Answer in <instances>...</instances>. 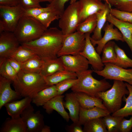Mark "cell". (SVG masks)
Listing matches in <instances>:
<instances>
[{"instance_id":"7dc6e473","label":"cell","mask_w":132,"mask_h":132,"mask_svg":"<svg viewBox=\"0 0 132 132\" xmlns=\"http://www.w3.org/2000/svg\"><path fill=\"white\" fill-rule=\"evenodd\" d=\"M20 4V0H0V6L12 7Z\"/></svg>"},{"instance_id":"cb8c5ba5","label":"cell","mask_w":132,"mask_h":132,"mask_svg":"<svg viewBox=\"0 0 132 132\" xmlns=\"http://www.w3.org/2000/svg\"><path fill=\"white\" fill-rule=\"evenodd\" d=\"M0 132H27V131L25 123L20 116L7 118L1 126Z\"/></svg>"},{"instance_id":"e575fe53","label":"cell","mask_w":132,"mask_h":132,"mask_svg":"<svg viewBox=\"0 0 132 132\" xmlns=\"http://www.w3.org/2000/svg\"><path fill=\"white\" fill-rule=\"evenodd\" d=\"M37 56L33 51L21 45L11 57L22 63Z\"/></svg>"},{"instance_id":"d6a6232c","label":"cell","mask_w":132,"mask_h":132,"mask_svg":"<svg viewBox=\"0 0 132 132\" xmlns=\"http://www.w3.org/2000/svg\"><path fill=\"white\" fill-rule=\"evenodd\" d=\"M83 125V132H108L102 118L91 120Z\"/></svg>"},{"instance_id":"f907efd6","label":"cell","mask_w":132,"mask_h":132,"mask_svg":"<svg viewBox=\"0 0 132 132\" xmlns=\"http://www.w3.org/2000/svg\"><path fill=\"white\" fill-rule=\"evenodd\" d=\"M40 2H48L50 3L52 2L53 0H38Z\"/></svg>"},{"instance_id":"f35d334b","label":"cell","mask_w":132,"mask_h":132,"mask_svg":"<svg viewBox=\"0 0 132 132\" xmlns=\"http://www.w3.org/2000/svg\"><path fill=\"white\" fill-rule=\"evenodd\" d=\"M110 13L121 21L132 23V12L120 11L116 8H111Z\"/></svg>"},{"instance_id":"d4e9b609","label":"cell","mask_w":132,"mask_h":132,"mask_svg":"<svg viewBox=\"0 0 132 132\" xmlns=\"http://www.w3.org/2000/svg\"><path fill=\"white\" fill-rule=\"evenodd\" d=\"M43 61L40 74L44 77L51 75L58 71L65 70L60 57L54 59L44 60Z\"/></svg>"},{"instance_id":"5bb4252c","label":"cell","mask_w":132,"mask_h":132,"mask_svg":"<svg viewBox=\"0 0 132 132\" xmlns=\"http://www.w3.org/2000/svg\"><path fill=\"white\" fill-rule=\"evenodd\" d=\"M0 57H11L20 44L14 33L4 31L0 33Z\"/></svg>"},{"instance_id":"ac0fdd59","label":"cell","mask_w":132,"mask_h":132,"mask_svg":"<svg viewBox=\"0 0 132 132\" xmlns=\"http://www.w3.org/2000/svg\"><path fill=\"white\" fill-rule=\"evenodd\" d=\"M64 96L57 95L51 99L43 106L46 112L48 114L51 113L53 110L57 111L67 122L69 121V117L65 110L63 99Z\"/></svg>"},{"instance_id":"7a4b0ae2","label":"cell","mask_w":132,"mask_h":132,"mask_svg":"<svg viewBox=\"0 0 132 132\" xmlns=\"http://www.w3.org/2000/svg\"><path fill=\"white\" fill-rule=\"evenodd\" d=\"M12 83L15 90L21 97L31 98L41 90L50 86L47 83L45 77L40 74L22 70Z\"/></svg>"},{"instance_id":"d6986e66","label":"cell","mask_w":132,"mask_h":132,"mask_svg":"<svg viewBox=\"0 0 132 132\" xmlns=\"http://www.w3.org/2000/svg\"><path fill=\"white\" fill-rule=\"evenodd\" d=\"M111 113L107 110L95 107L85 109L80 106L79 123L81 125H84L91 120L110 115Z\"/></svg>"},{"instance_id":"3957f363","label":"cell","mask_w":132,"mask_h":132,"mask_svg":"<svg viewBox=\"0 0 132 132\" xmlns=\"http://www.w3.org/2000/svg\"><path fill=\"white\" fill-rule=\"evenodd\" d=\"M93 70L88 69L77 74V81L71 88L75 92H82L96 97L98 93L105 91L112 86L105 79L98 80L95 78L92 74Z\"/></svg>"},{"instance_id":"ba28073f","label":"cell","mask_w":132,"mask_h":132,"mask_svg":"<svg viewBox=\"0 0 132 132\" xmlns=\"http://www.w3.org/2000/svg\"><path fill=\"white\" fill-rule=\"evenodd\" d=\"M85 43V34L76 31L64 35L62 47L58 54V57L80 54L83 50Z\"/></svg>"},{"instance_id":"b9f144b4","label":"cell","mask_w":132,"mask_h":132,"mask_svg":"<svg viewBox=\"0 0 132 132\" xmlns=\"http://www.w3.org/2000/svg\"><path fill=\"white\" fill-rule=\"evenodd\" d=\"M69 0H53L47 6L52 8L60 17L65 10V4Z\"/></svg>"},{"instance_id":"2e32d148","label":"cell","mask_w":132,"mask_h":132,"mask_svg":"<svg viewBox=\"0 0 132 132\" xmlns=\"http://www.w3.org/2000/svg\"><path fill=\"white\" fill-rule=\"evenodd\" d=\"M12 81L0 75V109L7 103L20 99L21 97L12 89Z\"/></svg>"},{"instance_id":"9c48e42d","label":"cell","mask_w":132,"mask_h":132,"mask_svg":"<svg viewBox=\"0 0 132 132\" xmlns=\"http://www.w3.org/2000/svg\"><path fill=\"white\" fill-rule=\"evenodd\" d=\"M103 69L93 72L104 77L105 79L117 80L132 85V68L127 69L111 63L104 64Z\"/></svg>"},{"instance_id":"c3c4849f","label":"cell","mask_w":132,"mask_h":132,"mask_svg":"<svg viewBox=\"0 0 132 132\" xmlns=\"http://www.w3.org/2000/svg\"><path fill=\"white\" fill-rule=\"evenodd\" d=\"M50 127L49 126L44 125L42 129L40 132H50Z\"/></svg>"},{"instance_id":"277c9868","label":"cell","mask_w":132,"mask_h":132,"mask_svg":"<svg viewBox=\"0 0 132 132\" xmlns=\"http://www.w3.org/2000/svg\"><path fill=\"white\" fill-rule=\"evenodd\" d=\"M47 29L35 18L24 15L13 33L22 44L38 39Z\"/></svg>"},{"instance_id":"484cf974","label":"cell","mask_w":132,"mask_h":132,"mask_svg":"<svg viewBox=\"0 0 132 132\" xmlns=\"http://www.w3.org/2000/svg\"><path fill=\"white\" fill-rule=\"evenodd\" d=\"M111 7L109 6L105 9L99 11L96 14L97 17V23L91 38L92 39L98 41L102 37V29L107 21V16L110 13Z\"/></svg>"},{"instance_id":"4fadbf2b","label":"cell","mask_w":132,"mask_h":132,"mask_svg":"<svg viewBox=\"0 0 132 132\" xmlns=\"http://www.w3.org/2000/svg\"><path fill=\"white\" fill-rule=\"evenodd\" d=\"M90 33L85 34V43L83 51L80 54L88 60L93 69V71L102 70L104 66L100 55L97 52L92 44L90 39Z\"/></svg>"},{"instance_id":"ab89813d","label":"cell","mask_w":132,"mask_h":132,"mask_svg":"<svg viewBox=\"0 0 132 132\" xmlns=\"http://www.w3.org/2000/svg\"><path fill=\"white\" fill-rule=\"evenodd\" d=\"M77 81V79H70L64 80L56 85L57 95H62L66 91L71 88Z\"/></svg>"},{"instance_id":"4dcf8cb0","label":"cell","mask_w":132,"mask_h":132,"mask_svg":"<svg viewBox=\"0 0 132 132\" xmlns=\"http://www.w3.org/2000/svg\"><path fill=\"white\" fill-rule=\"evenodd\" d=\"M97 17L96 14L92 15L80 23L76 29V31L82 34L93 32L96 26Z\"/></svg>"},{"instance_id":"6da1fadb","label":"cell","mask_w":132,"mask_h":132,"mask_svg":"<svg viewBox=\"0 0 132 132\" xmlns=\"http://www.w3.org/2000/svg\"><path fill=\"white\" fill-rule=\"evenodd\" d=\"M64 36L60 30L51 27L38 39L21 45L33 51L42 60L54 59L58 57Z\"/></svg>"},{"instance_id":"f1b7e54d","label":"cell","mask_w":132,"mask_h":132,"mask_svg":"<svg viewBox=\"0 0 132 132\" xmlns=\"http://www.w3.org/2000/svg\"><path fill=\"white\" fill-rule=\"evenodd\" d=\"M43 62V60L38 56L33 57L22 63V70L28 72L40 74Z\"/></svg>"},{"instance_id":"7c38bea8","label":"cell","mask_w":132,"mask_h":132,"mask_svg":"<svg viewBox=\"0 0 132 132\" xmlns=\"http://www.w3.org/2000/svg\"><path fill=\"white\" fill-rule=\"evenodd\" d=\"M79 23L89 16L104 10L109 6L100 0H79Z\"/></svg>"},{"instance_id":"44dd1931","label":"cell","mask_w":132,"mask_h":132,"mask_svg":"<svg viewBox=\"0 0 132 132\" xmlns=\"http://www.w3.org/2000/svg\"><path fill=\"white\" fill-rule=\"evenodd\" d=\"M65 96L64 105L69 111L70 119L73 122H78L80 106L75 92L67 93Z\"/></svg>"},{"instance_id":"d590c367","label":"cell","mask_w":132,"mask_h":132,"mask_svg":"<svg viewBox=\"0 0 132 132\" xmlns=\"http://www.w3.org/2000/svg\"><path fill=\"white\" fill-rule=\"evenodd\" d=\"M123 118L110 115L103 117V121L108 132H119L120 123Z\"/></svg>"},{"instance_id":"1f68e13d","label":"cell","mask_w":132,"mask_h":132,"mask_svg":"<svg viewBox=\"0 0 132 132\" xmlns=\"http://www.w3.org/2000/svg\"><path fill=\"white\" fill-rule=\"evenodd\" d=\"M115 43L110 41L107 43L103 48L101 57L103 63H113L116 58V54L115 49Z\"/></svg>"},{"instance_id":"74e56055","label":"cell","mask_w":132,"mask_h":132,"mask_svg":"<svg viewBox=\"0 0 132 132\" xmlns=\"http://www.w3.org/2000/svg\"><path fill=\"white\" fill-rule=\"evenodd\" d=\"M111 6L120 11L132 12V0H108Z\"/></svg>"},{"instance_id":"4316f807","label":"cell","mask_w":132,"mask_h":132,"mask_svg":"<svg viewBox=\"0 0 132 132\" xmlns=\"http://www.w3.org/2000/svg\"><path fill=\"white\" fill-rule=\"evenodd\" d=\"M45 77L47 83L49 86H51L55 85L66 79H77V75L75 72L63 70Z\"/></svg>"},{"instance_id":"ffe728a7","label":"cell","mask_w":132,"mask_h":132,"mask_svg":"<svg viewBox=\"0 0 132 132\" xmlns=\"http://www.w3.org/2000/svg\"><path fill=\"white\" fill-rule=\"evenodd\" d=\"M32 98L29 97H24L19 100H15L6 104L5 107L8 114L11 117H20L23 110L30 104Z\"/></svg>"},{"instance_id":"9a60e30c","label":"cell","mask_w":132,"mask_h":132,"mask_svg":"<svg viewBox=\"0 0 132 132\" xmlns=\"http://www.w3.org/2000/svg\"><path fill=\"white\" fill-rule=\"evenodd\" d=\"M112 24L108 22L105 23L103 29L104 34L99 40H94L90 38L91 42L94 46L97 45L96 49L98 53L100 55L102 49L105 45L108 42L112 40L120 41L124 42L122 35L121 33L117 29L114 28Z\"/></svg>"},{"instance_id":"8d00e7d4","label":"cell","mask_w":132,"mask_h":132,"mask_svg":"<svg viewBox=\"0 0 132 132\" xmlns=\"http://www.w3.org/2000/svg\"><path fill=\"white\" fill-rule=\"evenodd\" d=\"M60 16L55 11L45 12L35 18L47 29L52 22L59 19Z\"/></svg>"},{"instance_id":"52a82bcc","label":"cell","mask_w":132,"mask_h":132,"mask_svg":"<svg viewBox=\"0 0 132 132\" xmlns=\"http://www.w3.org/2000/svg\"><path fill=\"white\" fill-rule=\"evenodd\" d=\"M78 1L70 3L60 16L59 26L63 35H66L76 31L79 23Z\"/></svg>"},{"instance_id":"f546056e","label":"cell","mask_w":132,"mask_h":132,"mask_svg":"<svg viewBox=\"0 0 132 132\" xmlns=\"http://www.w3.org/2000/svg\"><path fill=\"white\" fill-rule=\"evenodd\" d=\"M18 74L7 58L0 57V75L11 80L12 82L17 78Z\"/></svg>"},{"instance_id":"30bf717a","label":"cell","mask_w":132,"mask_h":132,"mask_svg":"<svg viewBox=\"0 0 132 132\" xmlns=\"http://www.w3.org/2000/svg\"><path fill=\"white\" fill-rule=\"evenodd\" d=\"M21 117L25 123L27 132H40L45 125L43 115L40 111L35 112L31 104L23 110Z\"/></svg>"},{"instance_id":"836d02e7","label":"cell","mask_w":132,"mask_h":132,"mask_svg":"<svg viewBox=\"0 0 132 132\" xmlns=\"http://www.w3.org/2000/svg\"><path fill=\"white\" fill-rule=\"evenodd\" d=\"M115 49L116 58L112 64L123 68H132V59L128 57L124 50L116 44Z\"/></svg>"},{"instance_id":"ee69618b","label":"cell","mask_w":132,"mask_h":132,"mask_svg":"<svg viewBox=\"0 0 132 132\" xmlns=\"http://www.w3.org/2000/svg\"><path fill=\"white\" fill-rule=\"evenodd\" d=\"M20 5L24 9L42 7L38 0H20Z\"/></svg>"},{"instance_id":"bcb514c9","label":"cell","mask_w":132,"mask_h":132,"mask_svg":"<svg viewBox=\"0 0 132 132\" xmlns=\"http://www.w3.org/2000/svg\"><path fill=\"white\" fill-rule=\"evenodd\" d=\"M81 125L78 122H73L69 125H67L66 129L69 132H83V129Z\"/></svg>"},{"instance_id":"681fc988","label":"cell","mask_w":132,"mask_h":132,"mask_svg":"<svg viewBox=\"0 0 132 132\" xmlns=\"http://www.w3.org/2000/svg\"><path fill=\"white\" fill-rule=\"evenodd\" d=\"M77 0H71L70 2V3H73L74 2H75L76 1H77ZM101 0H101L104 1L106 3H107L110 6H111L110 5V4L109 3V2L108 0Z\"/></svg>"},{"instance_id":"8992f818","label":"cell","mask_w":132,"mask_h":132,"mask_svg":"<svg viewBox=\"0 0 132 132\" xmlns=\"http://www.w3.org/2000/svg\"><path fill=\"white\" fill-rule=\"evenodd\" d=\"M24 11L20 4L12 7L0 6V33L4 31L13 32L24 15Z\"/></svg>"},{"instance_id":"8fae6325","label":"cell","mask_w":132,"mask_h":132,"mask_svg":"<svg viewBox=\"0 0 132 132\" xmlns=\"http://www.w3.org/2000/svg\"><path fill=\"white\" fill-rule=\"evenodd\" d=\"M59 57L65 70L77 74L88 69L89 64L88 60L80 54L64 55Z\"/></svg>"},{"instance_id":"60d3db41","label":"cell","mask_w":132,"mask_h":132,"mask_svg":"<svg viewBox=\"0 0 132 132\" xmlns=\"http://www.w3.org/2000/svg\"><path fill=\"white\" fill-rule=\"evenodd\" d=\"M24 9V15L34 18L36 17L43 12L53 10L51 7L49 6L44 8L35 7Z\"/></svg>"},{"instance_id":"603a6c76","label":"cell","mask_w":132,"mask_h":132,"mask_svg":"<svg viewBox=\"0 0 132 132\" xmlns=\"http://www.w3.org/2000/svg\"><path fill=\"white\" fill-rule=\"evenodd\" d=\"M57 95L55 85L50 86L38 92L32 98V102L38 107L43 106Z\"/></svg>"},{"instance_id":"f6af8a7d","label":"cell","mask_w":132,"mask_h":132,"mask_svg":"<svg viewBox=\"0 0 132 132\" xmlns=\"http://www.w3.org/2000/svg\"><path fill=\"white\" fill-rule=\"evenodd\" d=\"M7 59L11 65L18 74L22 71V63L11 57L7 58Z\"/></svg>"},{"instance_id":"83f0119b","label":"cell","mask_w":132,"mask_h":132,"mask_svg":"<svg viewBox=\"0 0 132 132\" xmlns=\"http://www.w3.org/2000/svg\"><path fill=\"white\" fill-rule=\"evenodd\" d=\"M129 93L128 96L126 98L123 97L126 102L124 106L118 110L112 113V116H121L123 117L132 115V85L125 82Z\"/></svg>"},{"instance_id":"7bdbcfd3","label":"cell","mask_w":132,"mask_h":132,"mask_svg":"<svg viewBox=\"0 0 132 132\" xmlns=\"http://www.w3.org/2000/svg\"><path fill=\"white\" fill-rule=\"evenodd\" d=\"M132 128V115L129 120L123 118L120 124L119 132H130Z\"/></svg>"},{"instance_id":"5b68a950","label":"cell","mask_w":132,"mask_h":132,"mask_svg":"<svg viewBox=\"0 0 132 132\" xmlns=\"http://www.w3.org/2000/svg\"><path fill=\"white\" fill-rule=\"evenodd\" d=\"M129 92L124 81L114 80L109 89L98 93L97 97L101 99L107 110L113 113L121 108L122 98Z\"/></svg>"},{"instance_id":"7402d4cb","label":"cell","mask_w":132,"mask_h":132,"mask_svg":"<svg viewBox=\"0 0 132 132\" xmlns=\"http://www.w3.org/2000/svg\"><path fill=\"white\" fill-rule=\"evenodd\" d=\"M80 106L85 109L97 107L107 110L100 98L91 96L82 92H75Z\"/></svg>"},{"instance_id":"e0dca14e","label":"cell","mask_w":132,"mask_h":132,"mask_svg":"<svg viewBox=\"0 0 132 132\" xmlns=\"http://www.w3.org/2000/svg\"><path fill=\"white\" fill-rule=\"evenodd\" d=\"M107 21L120 30L124 42L128 44L132 54V23L121 21L110 13L107 15Z\"/></svg>"}]
</instances>
